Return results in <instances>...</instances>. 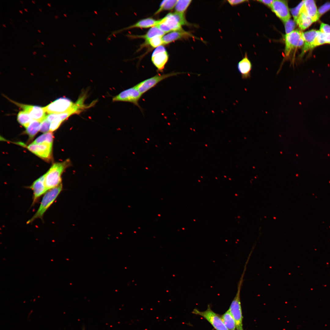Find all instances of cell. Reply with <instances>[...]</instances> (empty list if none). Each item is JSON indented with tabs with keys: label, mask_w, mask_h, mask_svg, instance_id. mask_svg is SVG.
<instances>
[{
	"label": "cell",
	"mask_w": 330,
	"mask_h": 330,
	"mask_svg": "<svg viewBox=\"0 0 330 330\" xmlns=\"http://www.w3.org/2000/svg\"><path fill=\"white\" fill-rule=\"evenodd\" d=\"M71 164L69 159L64 162L54 163L44 174V182L47 191L61 184V175L65 170Z\"/></svg>",
	"instance_id": "cell-1"
},
{
	"label": "cell",
	"mask_w": 330,
	"mask_h": 330,
	"mask_svg": "<svg viewBox=\"0 0 330 330\" xmlns=\"http://www.w3.org/2000/svg\"><path fill=\"white\" fill-rule=\"evenodd\" d=\"M249 260V258H248L245 263L243 272L238 283L237 293L228 310L235 320L237 329L239 330H243L242 324L243 317L241 304L240 294L244 281V277Z\"/></svg>",
	"instance_id": "cell-2"
},
{
	"label": "cell",
	"mask_w": 330,
	"mask_h": 330,
	"mask_svg": "<svg viewBox=\"0 0 330 330\" xmlns=\"http://www.w3.org/2000/svg\"><path fill=\"white\" fill-rule=\"evenodd\" d=\"M62 190V185L59 186L47 191L42 197L40 206L34 215L27 222L30 224L37 218L42 219L43 215L46 211L53 204Z\"/></svg>",
	"instance_id": "cell-3"
},
{
	"label": "cell",
	"mask_w": 330,
	"mask_h": 330,
	"mask_svg": "<svg viewBox=\"0 0 330 330\" xmlns=\"http://www.w3.org/2000/svg\"><path fill=\"white\" fill-rule=\"evenodd\" d=\"M74 105L70 99L63 97L58 98L44 108L46 112L49 114H60L70 110Z\"/></svg>",
	"instance_id": "cell-4"
},
{
	"label": "cell",
	"mask_w": 330,
	"mask_h": 330,
	"mask_svg": "<svg viewBox=\"0 0 330 330\" xmlns=\"http://www.w3.org/2000/svg\"><path fill=\"white\" fill-rule=\"evenodd\" d=\"M179 72H171L165 74H158L139 83L134 86L142 94L156 85L162 80L170 77L180 74Z\"/></svg>",
	"instance_id": "cell-5"
},
{
	"label": "cell",
	"mask_w": 330,
	"mask_h": 330,
	"mask_svg": "<svg viewBox=\"0 0 330 330\" xmlns=\"http://www.w3.org/2000/svg\"><path fill=\"white\" fill-rule=\"evenodd\" d=\"M302 32L300 30H296L286 34L285 36L284 53L286 57L289 56L291 52L294 49L303 46L304 40Z\"/></svg>",
	"instance_id": "cell-6"
},
{
	"label": "cell",
	"mask_w": 330,
	"mask_h": 330,
	"mask_svg": "<svg viewBox=\"0 0 330 330\" xmlns=\"http://www.w3.org/2000/svg\"><path fill=\"white\" fill-rule=\"evenodd\" d=\"M192 313L200 315L207 320L216 330H228L224 324L221 317L213 311L209 305L205 311H200L196 309Z\"/></svg>",
	"instance_id": "cell-7"
},
{
	"label": "cell",
	"mask_w": 330,
	"mask_h": 330,
	"mask_svg": "<svg viewBox=\"0 0 330 330\" xmlns=\"http://www.w3.org/2000/svg\"><path fill=\"white\" fill-rule=\"evenodd\" d=\"M142 94L134 86L124 90L113 97V101H124L131 103L142 110L139 104V101Z\"/></svg>",
	"instance_id": "cell-8"
},
{
	"label": "cell",
	"mask_w": 330,
	"mask_h": 330,
	"mask_svg": "<svg viewBox=\"0 0 330 330\" xmlns=\"http://www.w3.org/2000/svg\"><path fill=\"white\" fill-rule=\"evenodd\" d=\"M156 25L160 29L165 33L174 31H182V26L180 24L173 13H168L164 17L159 20Z\"/></svg>",
	"instance_id": "cell-9"
},
{
	"label": "cell",
	"mask_w": 330,
	"mask_h": 330,
	"mask_svg": "<svg viewBox=\"0 0 330 330\" xmlns=\"http://www.w3.org/2000/svg\"><path fill=\"white\" fill-rule=\"evenodd\" d=\"M10 101L27 112L31 119L42 122L46 119L47 115L44 107L35 105H31L18 103L9 99Z\"/></svg>",
	"instance_id": "cell-10"
},
{
	"label": "cell",
	"mask_w": 330,
	"mask_h": 330,
	"mask_svg": "<svg viewBox=\"0 0 330 330\" xmlns=\"http://www.w3.org/2000/svg\"><path fill=\"white\" fill-rule=\"evenodd\" d=\"M270 7L276 16L284 23L290 19L291 15L287 1L274 0Z\"/></svg>",
	"instance_id": "cell-11"
},
{
	"label": "cell",
	"mask_w": 330,
	"mask_h": 330,
	"mask_svg": "<svg viewBox=\"0 0 330 330\" xmlns=\"http://www.w3.org/2000/svg\"><path fill=\"white\" fill-rule=\"evenodd\" d=\"M52 145L44 143L35 144L32 143L27 147L30 151L41 158L49 160L51 157Z\"/></svg>",
	"instance_id": "cell-12"
},
{
	"label": "cell",
	"mask_w": 330,
	"mask_h": 330,
	"mask_svg": "<svg viewBox=\"0 0 330 330\" xmlns=\"http://www.w3.org/2000/svg\"><path fill=\"white\" fill-rule=\"evenodd\" d=\"M44 179L45 175H44L35 181L29 187L33 192L32 205L35 204L41 196L47 191L45 184Z\"/></svg>",
	"instance_id": "cell-13"
},
{
	"label": "cell",
	"mask_w": 330,
	"mask_h": 330,
	"mask_svg": "<svg viewBox=\"0 0 330 330\" xmlns=\"http://www.w3.org/2000/svg\"><path fill=\"white\" fill-rule=\"evenodd\" d=\"M319 32V31L312 29L306 32H302L304 43L300 57H302L309 50L313 48V45L314 42Z\"/></svg>",
	"instance_id": "cell-14"
},
{
	"label": "cell",
	"mask_w": 330,
	"mask_h": 330,
	"mask_svg": "<svg viewBox=\"0 0 330 330\" xmlns=\"http://www.w3.org/2000/svg\"><path fill=\"white\" fill-rule=\"evenodd\" d=\"M193 36L190 33L184 30L172 31L162 37L163 44H167L177 40Z\"/></svg>",
	"instance_id": "cell-15"
},
{
	"label": "cell",
	"mask_w": 330,
	"mask_h": 330,
	"mask_svg": "<svg viewBox=\"0 0 330 330\" xmlns=\"http://www.w3.org/2000/svg\"><path fill=\"white\" fill-rule=\"evenodd\" d=\"M237 67L243 79H247L250 78L252 64L247 56L238 63Z\"/></svg>",
	"instance_id": "cell-16"
},
{
	"label": "cell",
	"mask_w": 330,
	"mask_h": 330,
	"mask_svg": "<svg viewBox=\"0 0 330 330\" xmlns=\"http://www.w3.org/2000/svg\"><path fill=\"white\" fill-rule=\"evenodd\" d=\"M168 55L166 51L152 55V61L158 71L162 72L168 59Z\"/></svg>",
	"instance_id": "cell-17"
},
{
	"label": "cell",
	"mask_w": 330,
	"mask_h": 330,
	"mask_svg": "<svg viewBox=\"0 0 330 330\" xmlns=\"http://www.w3.org/2000/svg\"><path fill=\"white\" fill-rule=\"evenodd\" d=\"M313 22L308 15L303 5L296 23L301 29L304 30L308 28Z\"/></svg>",
	"instance_id": "cell-18"
},
{
	"label": "cell",
	"mask_w": 330,
	"mask_h": 330,
	"mask_svg": "<svg viewBox=\"0 0 330 330\" xmlns=\"http://www.w3.org/2000/svg\"><path fill=\"white\" fill-rule=\"evenodd\" d=\"M159 20H156L151 18H148L139 20L135 24L128 27L116 31L114 33H117L123 30L133 28H147L153 27L157 25L159 22Z\"/></svg>",
	"instance_id": "cell-19"
},
{
	"label": "cell",
	"mask_w": 330,
	"mask_h": 330,
	"mask_svg": "<svg viewBox=\"0 0 330 330\" xmlns=\"http://www.w3.org/2000/svg\"><path fill=\"white\" fill-rule=\"evenodd\" d=\"M304 6L306 12L313 21L315 22L319 19L318 10L314 1L313 0H304Z\"/></svg>",
	"instance_id": "cell-20"
},
{
	"label": "cell",
	"mask_w": 330,
	"mask_h": 330,
	"mask_svg": "<svg viewBox=\"0 0 330 330\" xmlns=\"http://www.w3.org/2000/svg\"><path fill=\"white\" fill-rule=\"evenodd\" d=\"M223 321L228 330H234L236 328L235 320L228 310L222 316Z\"/></svg>",
	"instance_id": "cell-21"
},
{
	"label": "cell",
	"mask_w": 330,
	"mask_h": 330,
	"mask_svg": "<svg viewBox=\"0 0 330 330\" xmlns=\"http://www.w3.org/2000/svg\"><path fill=\"white\" fill-rule=\"evenodd\" d=\"M166 33L164 32L157 26L152 27L144 35H137L135 37L144 38L146 41L153 37L156 36H163Z\"/></svg>",
	"instance_id": "cell-22"
},
{
	"label": "cell",
	"mask_w": 330,
	"mask_h": 330,
	"mask_svg": "<svg viewBox=\"0 0 330 330\" xmlns=\"http://www.w3.org/2000/svg\"><path fill=\"white\" fill-rule=\"evenodd\" d=\"M41 122L32 119L28 127L26 128V132L32 138L40 130Z\"/></svg>",
	"instance_id": "cell-23"
},
{
	"label": "cell",
	"mask_w": 330,
	"mask_h": 330,
	"mask_svg": "<svg viewBox=\"0 0 330 330\" xmlns=\"http://www.w3.org/2000/svg\"><path fill=\"white\" fill-rule=\"evenodd\" d=\"M17 120L21 125L26 128L32 119L27 112L23 111H20L18 113Z\"/></svg>",
	"instance_id": "cell-24"
},
{
	"label": "cell",
	"mask_w": 330,
	"mask_h": 330,
	"mask_svg": "<svg viewBox=\"0 0 330 330\" xmlns=\"http://www.w3.org/2000/svg\"><path fill=\"white\" fill-rule=\"evenodd\" d=\"M330 44V34L322 33L319 31L313 44V47L324 44Z\"/></svg>",
	"instance_id": "cell-25"
},
{
	"label": "cell",
	"mask_w": 330,
	"mask_h": 330,
	"mask_svg": "<svg viewBox=\"0 0 330 330\" xmlns=\"http://www.w3.org/2000/svg\"><path fill=\"white\" fill-rule=\"evenodd\" d=\"M53 139V133L52 132L49 131L38 137L33 143L40 144L46 143L52 144Z\"/></svg>",
	"instance_id": "cell-26"
},
{
	"label": "cell",
	"mask_w": 330,
	"mask_h": 330,
	"mask_svg": "<svg viewBox=\"0 0 330 330\" xmlns=\"http://www.w3.org/2000/svg\"><path fill=\"white\" fill-rule=\"evenodd\" d=\"M191 0H178L175 6L176 12L184 13L191 3Z\"/></svg>",
	"instance_id": "cell-27"
},
{
	"label": "cell",
	"mask_w": 330,
	"mask_h": 330,
	"mask_svg": "<svg viewBox=\"0 0 330 330\" xmlns=\"http://www.w3.org/2000/svg\"><path fill=\"white\" fill-rule=\"evenodd\" d=\"M162 36H156L146 41V43L153 48H157L163 44Z\"/></svg>",
	"instance_id": "cell-28"
},
{
	"label": "cell",
	"mask_w": 330,
	"mask_h": 330,
	"mask_svg": "<svg viewBox=\"0 0 330 330\" xmlns=\"http://www.w3.org/2000/svg\"><path fill=\"white\" fill-rule=\"evenodd\" d=\"M304 3V1H302L296 7L291 9V13L294 17V20L295 22L298 18Z\"/></svg>",
	"instance_id": "cell-29"
},
{
	"label": "cell",
	"mask_w": 330,
	"mask_h": 330,
	"mask_svg": "<svg viewBox=\"0 0 330 330\" xmlns=\"http://www.w3.org/2000/svg\"><path fill=\"white\" fill-rule=\"evenodd\" d=\"M284 23L286 34H288L294 31L296 25V22L294 20L290 19Z\"/></svg>",
	"instance_id": "cell-30"
},
{
	"label": "cell",
	"mask_w": 330,
	"mask_h": 330,
	"mask_svg": "<svg viewBox=\"0 0 330 330\" xmlns=\"http://www.w3.org/2000/svg\"><path fill=\"white\" fill-rule=\"evenodd\" d=\"M177 1V0H167L161 9L160 12L163 10H169L172 9L175 7Z\"/></svg>",
	"instance_id": "cell-31"
},
{
	"label": "cell",
	"mask_w": 330,
	"mask_h": 330,
	"mask_svg": "<svg viewBox=\"0 0 330 330\" xmlns=\"http://www.w3.org/2000/svg\"><path fill=\"white\" fill-rule=\"evenodd\" d=\"M51 123L46 118L41 123L40 131L45 133L49 132L50 130Z\"/></svg>",
	"instance_id": "cell-32"
},
{
	"label": "cell",
	"mask_w": 330,
	"mask_h": 330,
	"mask_svg": "<svg viewBox=\"0 0 330 330\" xmlns=\"http://www.w3.org/2000/svg\"><path fill=\"white\" fill-rule=\"evenodd\" d=\"M330 9V2H327L322 5L318 10V15L320 18L323 14Z\"/></svg>",
	"instance_id": "cell-33"
},
{
	"label": "cell",
	"mask_w": 330,
	"mask_h": 330,
	"mask_svg": "<svg viewBox=\"0 0 330 330\" xmlns=\"http://www.w3.org/2000/svg\"><path fill=\"white\" fill-rule=\"evenodd\" d=\"M62 122L58 118H56L51 123L50 131L53 132L59 127Z\"/></svg>",
	"instance_id": "cell-34"
},
{
	"label": "cell",
	"mask_w": 330,
	"mask_h": 330,
	"mask_svg": "<svg viewBox=\"0 0 330 330\" xmlns=\"http://www.w3.org/2000/svg\"><path fill=\"white\" fill-rule=\"evenodd\" d=\"M319 31L322 33L330 34V26L322 23L321 24Z\"/></svg>",
	"instance_id": "cell-35"
},
{
	"label": "cell",
	"mask_w": 330,
	"mask_h": 330,
	"mask_svg": "<svg viewBox=\"0 0 330 330\" xmlns=\"http://www.w3.org/2000/svg\"><path fill=\"white\" fill-rule=\"evenodd\" d=\"M247 1H248L245 0H228L227 1V2L229 5L232 6H233L247 2Z\"/></svg>",
	"instance_id": "cell-36"
},
{
	"label": "cell",
	"mask_w": 330,
	"mask_h": 330,
	"mask_svg": "<svg viewBox=\"0 0 330 330\" xmlns=\"http://www.w3.org/2000/svg\"><path fill=\"white\" fill-rule=\"evenodd\" d=\"M274 0H258V1L270 7Z\"/></svg>",
	"instance_id": "cell-37"
},
{
	"label": "cell",
	"mask_w": 330,
	"mask_h": 330,
	"mask_svg": "<svg viewBox=\"0 0 330 330\" xmlns=\"http://www.w3.org/2000/svg\"><path fill=\"white\" fill-rule=\"evenodd\" d=\"M58 16H57V15H55V19H57V18H58Z\"/></svg>",
	"instance_id": "cell-38"
},
{
	"label": "cell",
	"mask_w": 330,
	"mask_h": 330,
	"mask_svg": "<svg viewBox=\"0 0 330 330\" xmlns=\"http://www.w3.org/2000/svg\"><path fill=\"white\" fill-rule=\"evenodd\" d=\"M47 5H48V6H51V5H50V3H48L47 4Z\"/></svg>",
	"instance_id": "cell-39"
},
{
	"label": "cell",
	"mask_w": 330,
	"mask_h": 330,
	"mask_svg": "<svg viewBox=\"0 0 330 330\" xmlns=\"http://www.w3.org/2000/svg\"><path fill=\"white\" fill-rule=\"evenodd\" d=\"M19 12H20V13H22V10H19Z\"/></svg>",
	"instance_id": "cell-40"
},
{
	"label": "cell",
	"mask_w": 330,
	"mask_h": 330,
	"mask_svg": "<svg viewBox=\"0 0 330 330\" xmlns=\"http://www.w3.org/2000/svg\"><path fill=\"white\" fill-rule=\"evenodd\" d=\"M24 10H25V11H26V12H28V10H27V9H25V8H24Z\"/></svg>",
	"instance_id": "cell-41"
},
{
	"label": "cell",
	"mask_w": 330,
	"mask_h": 330,
	"mask_svg": "<svg viewBox=\"0 0 330 330\" xmlns=\"http://www.w3.org/2000/svg\"><path fill=\"white\" fill-rule=\"evenodd\" d=\"M32 2L33 3H34V4L35 3V1H33V0H32Z\"/></svg>",
	"instance_id": "cell-42"
},
{
	"label": "cell",
	"mask_w": 330,
	"mask_h": 330,
	"mask_svg": "<svg viewBox=\"0 0 330 330\" xmlns=\"http://www.w3.org/2000/svg\"><path fill=\"white\" fill-rule=\"evenodd\" d=\"M39 10H40V11L41 12H42V9H39Z\"/></svg>",
	"instance_id": "cell-43"
},
{
	"label": "cell",
	"mask_w": 330,
	"mask_h": 330,
	"mask_svg": "<svg viewBox=\"0 0 330 330\" xmlns=\"http://www.w3.org/2000/svg\"><path fill=\"white\" fill-rule=\"evenodd\" d=\"M2 25H3V26H4V27H6L5 24H2Z\"/></svg>",
	"instance_id": "cell-44"
},
{
	"label": "cell",
	"mask_w": 330,
	"mask_h": 330,
	"mask_svg": "<svg viewBox=\"0 0 330 330\" xmlns=\"http://www.w3.org/2000/svg\"><path fill=\"white\" fill-rule=\"evenodd\" d=\"M38 31L39 32L41 33V31H40V30H38Z\"/></svg>",
	"instance_id": "cell-45"
},
{
	"label": "cell",
	"mask_w": 330,
	"mask_h": 330,
	"mask_svg": "<svg viewBox=\"0 0 330 330\" xmlns=\"http://www.w3.org/2000/svg\"><path fill=\"white\" fill-rule=\"evenodd\" d=\"M41 43H42V44H43V45H44V42H41Z\"/></svg>",
	"instance_id": "cell-46"
},
{
	"label": "cell",
	"mask_w": 330,
	"mask_h": 330,
	"mask_svg": "<svg viewBox=\"0 0 330 330\" xmlns=\"http://www.w3.org/2000/svg\"><path fill=\"white\" fill-rule=\"evenodd\" d=\"M43 56H44V57H46V55H43Z\"/></svg>",
	"instance_id": "cell-47"
},
{
	"label": "cell",
	"mask_w": 330,
	"mask_h": 330,
	"mask_svg": "<svg viewBox=\"0 0 330 330\" xmlns=\"http://www.w3.org/2000/svg\"><path fill=\"white\" fill-rule=\"evenodd\" d=\"M20 2H21V3H22V4L23 3V2H22V1H20Z\"/></svg>",
	"instance_id": "cell-48"
},
{
	"label": "cell",
	"mask_w": 330,
	"mask_h": 330,
	"mask_svg": "<svg viewBox=\"0 0 330 330\" xmlns=\"http://www.w3.org/2000/svg\"><path fill=\"white\" fill-rule=\"evenodd\" d=\"M34 53H35V54H36V52H35V51H34Z\"/></svg>",
	"instance_id": "cell-49"
},
{
	"label": "cell",
	"mask_w": 330,
	"mask_h": 330,
	"mask_svg": "<svg viewBox=\"0 0 330 330\" xmlns=\"http://www.w3.org/2000/svg\"><path fill=\"white\" fill-rule=\"evenodd\" d=\"M33 54L34 55L35 54L34 52H33Z\"/></svg>",
	"instance_id": "cell-50"
},
{
	"label": "cell",
	"mask_w": 330,
	"mask_h": 330,
	"mask_svg": "<svg viewBox=\"0 0 330 330\" xmlns=\"http://www.w3.org/2000/svg\"><path fill=\"white\" fill-rule=\"evenodd\" d=\"M25 21H26V22H28V21H27V20H25Z\"/></svg>",
	"instance_id": "cell-51"
},
{
	"label": "cell",
	"mask_w": 330,
	"mask_h": 330,
	"mask_svg": "<svg viewBox=\"0 0 330 330\" xmlns=\"http://www.w3.org/2000/svg\"><path fill=\"white\" fill-rule=\"evenodd\" d=\"M37 41H38L39 42V40H38V39H37Z\"/></svg>",
	"instance_id": "cell-52"
},
{
	"label": "cell",
	"mask_w": 330,
	"mask_h": 330,
	"mask_svg": "<svg viewBox=\"0 0 330 330\" xmlns=\"http://www.w3.org/2000/svg\"><path fill=\"white\" fill-rule=\"evenodd\" d=\"M237 330H237H235H235Z\"/></svg>",
	"instance_id": "cell-53"
},
{
	"label": "cell",
	"mask_w": 330,
	"mask_h": 330,
	"mask_svg": "<svg viewBox=\"0 0 330 330\" xmlns=\"http://www.w3.org/2000/svg\"><path fill=\"white\" fill-rule=\"evenodd\" d=\"M83 330H84V329H83Z\"/></svg>",
	"instance_id": "cell-54"
}]
</instances>
